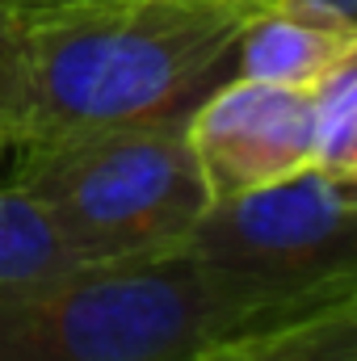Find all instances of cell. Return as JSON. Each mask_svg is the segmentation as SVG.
I'll return each mask as SVG.
<instances>
[{
    "mask_svg": "<svg viewBox=\"0 0 357 361\" xmlns=\"http://www.w3.org/2000/svg\"><path fill=\"white\" fill-rule=\"evenodd\" d=\"M72 4H85V0H0V8L13 13V17H21L25 25L38 21V17H51L59 8H72Z\"/></svg>",
    "mask_w": 357,
    "mask_h": 361,
    "instance_id": "obj_12",
    "label": "cell"
},
{
    "mask_svg": "<svg viewBox=\"0 0 357 361\" xmlns=\"http://www.w3.org/2000/svg\"><path fill=\"white\" fill-rule=\"evenodd\" d=\"M185 248L286 307L357 298V169L311 164L269 189L214 202Z\"/></svg>",
    "mask_w": 357,
    "mask_h": 361,
    "instance_id": "obj_4",
    "label": "cell"
},
{
    "mask_svg": "<svg viewBox=\"0 0 357 361\" xmlns=\"http://www.w3.org/2000/svg\"><path fill=\"white\" fill-rule=\"evenodd\" d=\"M311 92L320 122V164L357 169V34Z\"/></svg>",
    "mask_w": 357,
    "mask_h": 361,
    "instance_id": "obj_9",
    "label": "cell"
},
{
    "mask_svg": "<svg viewBox=\"0 0 357 361\" xmlns=\"http://www.w3.org/2000/svg\"><path fill=\"white\" fill-rule=\"evenodd\" d=\"M265 4L85 0L30 21V114L21 147L185 118L223 72L236 76L240 30Z\"/></svg>",
    "mask_w": 357,
    "mask_h": 361,
    "instance_id": "obj_1",
    "label": "cell"
},
{
    "mask_svg": "<svg viewBox=\"0 0 357 361\" xmlns=\"http://www.w3.org/2000/svg\"><path fill=\"white\" fill-rule=\"evenodd\" d=\"M311 311L236 286L181 248L0 294V361H189Z\"/></svg>",
    "mask_w": 357,
    "mask_h": 361,
    "instance_id": "obj_2",
    "label": "cell"
},
{
    "mask_svg": "<svg viewBox=\"0 0 357 361\" xmlns=\"http://www.w3.org/2000/svg\"><path fill=\"white\" fill-rule=\"evenodd\" d=\"M30 114V34L25 21L0 8V156L25 143Z\"/></svg>",
    "mask_w": 357,
    "mask_h": 361,
    "instance_id": "obj_10",
    "label": "cell"
},
{
    "mask_svg": "<svg viewBox=\"0 0 357 361\" xmlns=\"http://www.w3.org/2000/svg\"><path fill=\"white\" fill-rule=\"evenodd\" d=\"M357 30L332 25L320 17H303L290 8L265 4L248 17L236 42V76L286 85V89H315L332 63L345 55Z\"/></svg>",
    "mask_w": 357,
    "mask_h": 361,
    "instance_id": "obj_6",
    "label": "cell"
},
{
    "mask_svg": "<svg viewBox=\"0 0 357 361\" xmlns=\"http://www.w3.org/2000/svg\"><path fill=\"white\" fill-rule=\"evenodd\" d=\"M80 269L55 223L17 185H0V294L34 290L63 273Z\"/></svg>",
    "mask_w": 357,
    "mask_h": 361,
    "instance_id": "obj_8",
    "label": "cell"
},
{
    "mask_svg": "<svg viewBox=\"0 0 357 361\" xmlns=\"http://www.w3.org/2000/svg\"><path fill=\"white\" fill-rule=\"evenodd\" d=\"M269 4L290 8V13H303V17H320V21L357 30V0H269Z\"/></svg>",
    "mask_w": 357,
    "mask_h": 361,
    "instance_id": "obj_11",
    "label": "cell"
},
{
    "mask_svg": "<svg viewBox=\"0 0 357 361\" xmlns=\"http://www.w3.org/2000/svg\"><path fill=\"white\" fill-rule=\"evenodd\" d=\"M189 361H357V298H341L277 328L223 341Z\"/></svg>",
    "mask_w": 357,
    "mask_h": 361,
    "instance_id": "obj_7",
    "label": "cell"
},
{
    "mask_svg": "<svg viewBox=\"0 0 357 361\" xmlns=\"http://www.w3.org/2000/svg\"><path fill=\"white\" fill-rule=\"evenodd\" d=\"M185 130L214 202L269 189L320 164V122L311 89L231 76L189 109Z\"/></svg>",
    "mask_w": 357,
    "mask_h": 361,
    "instance_id": "obj_5",
    "label": "cell"
},
{
    "mask_svg": "<svg viewBox=\"0 0 357 361\" xmlns=\"http://www.w3.org/2000/svg\"><path fill=\"white\" fill-rule=\"evenodd\" d=\"M185 118L21 147L8 185L42 206L80 265L181 252L214 206Z\"/></svg>",
    "mask_w": 357,
    "mask_h": 361,
    "instance_id": "obj_3",
    "label": "cell"
}]
</instances>
